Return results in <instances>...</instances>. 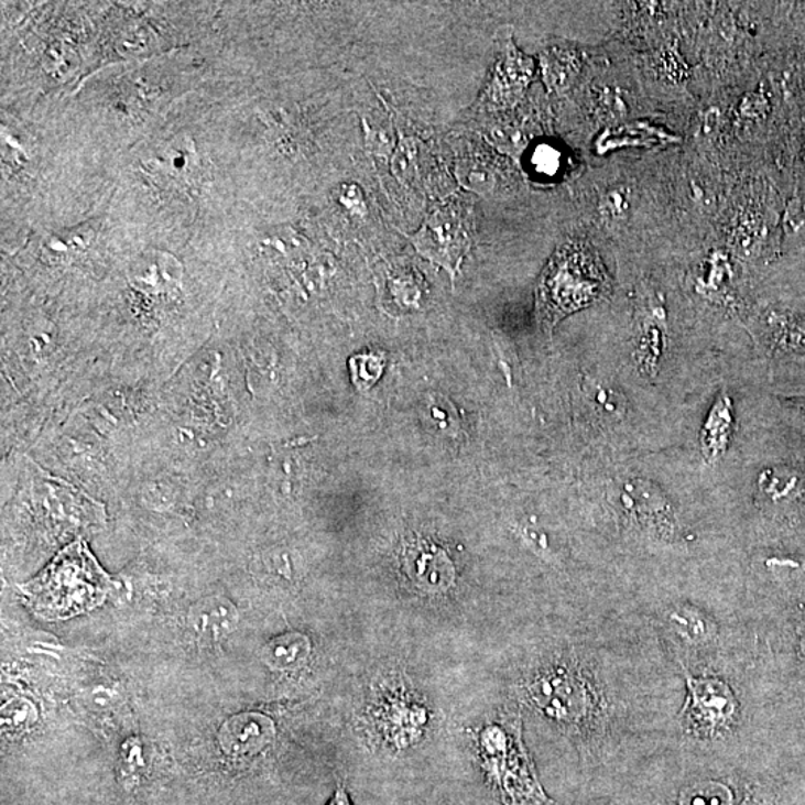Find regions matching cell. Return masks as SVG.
Returning a JSON list of instances; mask_svg holds the SVG:
<instances>
[{
    "label": "cell",
    "mask_w": 805,
    "mask_h": 805,
    "mask_svg": "<svg viewBox=\"0 0 805 805\" xmlns=\"http://www.w3.org/2000/svg\"><path fill=\"white\" fill-rule=\"evenodd\" d=\"M311 642L302 632H286L278 635L264 648V663L278 672H297L305 667L311 657Z\"/></svg>",
    "instance_id": "cell-21"
},
{
    "label": "cell",
    "mask_w": 805,
    "mask_h": 805,
    "mask_svg": "<svg viewBox=\"0 0 805 805\" xmlns=\"http://www.w3.org/2000/svg\"><path fill=\"white\" fill-rule=\"evenodd\" d=\"M760 656L758 652L698 672L681 670L685 699L668 744L719 754L757 749L754 682Z\"/></svg>",
    "instance_id": "cell-6"
},
{
    "label": "cell",
    "mask_w": 805,
    "mask_h": 805,
    "mask_svg": "<svg viewBox=\"0 0 805 805\" xmlns=\"http://www.w3.org/2000/svg\"><path fill=\"white\" fill-rule=\"evenodd\" d=\"M534 164L537 171L552 175L559 166V154L554 149H541L534 155Z\"/></svg>",
    "instance_id": "cell-25"
},
{
    "label": "cell",
    "mask_w": 805,
    "mask_h": 805,
    "mask_svg": "<svg viewBox=\"0 0 805 805\" xmlns=\"http://www.w3.org/2000/svg\"><path fill=\"white\" fill-rule=\"evenodd\" d=\"M609 278L598 257L581 243L561 248L547 264L537 290V314L551 330L573 312L605 297Z\"/></svg>",
    "instance_id": "cell-12"
},
{
    "label": "cell",
    "mask_w": 805,
    "mask_h": 805,
    "mask_svg": "<svg viewBox=\"0 0 805 805\" xmlns=\"http://www.w3.org/2000/svg\"><path fill=\"white\" fill-rule=\"evenodd\" d=\"M219 746L231 758H251L275 739V724L261 714L236 715L219 729Z\"/></svg>",
    "instance_id": "cell-17"
},
{
    "label": "cell",
    "mask_w": 805,
    "mask_h": 805,
    "mask_svg": "<svg viewBox=\"0 0 805 805\" xmlns=\"http://www.w3.org/2000/svg\"><path fill=\"white\" fill-rule=\"evenodd\" d=\"M215 79L197 46L113 63L96 70L69 95L67 111L108 155L121 154L150 137L180 100Z\"/></svg>",
    "instance_id": "cell-5"
},
{
    "label": "cell",
    "mask_w": 805,
    "mask_h": 805,
    "mask_svg": "<svg viewBox=\"0 0 805 805\" xmlns=\"http://www.w3.org/2000/svg\"><path fill=\"white\" fill-rule=\"evenodd\" d=\"M752 752L719 754L667 744L652 760L661 775L634 805H765L750 773Z\"/></svg>",
    "instance_id": "cell-9"
},
{
    "label": "cell",
    "mask_w": 805,
    "mask_h": 805,
    "mask_svg": "<svg viewBox=\"0 0 805 805\" xmlns=\"http://www.w3.org/2000/svg\"><path fill=\"white\" fill-rule=\"evenodd\" d=\"M328 805H351V804H349L347 792H345V790H341V787H339V790L336 791L335 796H333L331 803Z\"/></svg>",
    "instance_id": "cell-27"
},
{
    "label": "cell",
    "mask_w": 805,
    "mask_h": 805,
    "mask_svg": "<svg viewBox=\"0 0 805 805\" xmlns=\"http://www.w3.org/2000/svg\"><path fill=\"white\" fill-rule=\"evenodd\" d=\"M111 580L86 543L63 550L35 579L21 587L29 609L45 621H62L102 605Z\"/></svg>",
    "instance_id": "cell-10"
},
{
    "label": "cell",
    "mask_w": 805,
    "mask_h": 805,
    "mask_svg": "<svg viewBox=\"0 0 805 805\" xmlns=\"http://www.w3.org/2000/svg\"><path fill=\"white\" fill-rule=\"evenodd\" d=\"M365 729L378 749L400 754L427 736L432 714L424 695L402 673H387L374 681L362 711Z\"/></svg>",
    "instance_id": "cell-11"
},
{
    "label": "cell",
    "mask_w": 805,
    "mask_h": 805,
    "mask_svg": "<svg viewBox=\"0 0 805 805\" xmlns=\"http://www.w3.org/2000/svg\"><path fill=\"white\" fill-rule=\"evenodd\" d=\"M471 213L463 202L453 200L438 206L425 219L412 243L425 259L440 265L455 276L471 246Z\"/></svg>",
    "instance_id": "cell-14"
},
{
    "label": "cell",
    "mask_w": 805,
    "mask_h": 805,
    "mask_svg": "<svg viewBox=\"0 0 805 805\" xmlns=\"http://www.w3.org/2000/svg\"><path fill=\"white\" fill-rule=\"evenodd\" d=\"M622 515L625 529L655 545L670 546L681 539L682 526L676 513L656 488L644 482H630L621 492Z\"/></svg>",
    "instance_id": "cell-15"
},
{
    "label": "cell",
    "mask_w": 805,
    "mask_h": 805,
    "mask_svg": "<svg viewBox=\"0 0 805 805\" xmlns=\"http://www.w3.org/2000/svg\"><path fill=\"white\" fill-rule=\"evenodd\" d=\"M352 381L360 390H369L378 381L383 370L381 353H366L351 360Z\"/></svg>",
    "instance_id": "cell-23"
},
{
    "label": "cell",
    "mask_w": 805,
    "mask_h": 805,
    "mask_svg": "<svg viewBox=\"0 0 805 805\" xmlns=\"http://www.w3.org/2000/svg\"><path fill=\"white\" fill-rule=\"evenodd\" d=\"M758 490L765 504L773 509H790L805 497V475L787 466L762 471Z\"/></svg>",
    "instance_id": "cell-20"
},
{
    "label": "cell",
    "mask_w": 805,
    "mask_h": 805,
    "mask_svg": "<svg viewBox=\"0 0 805 805\" xmlns=\"http://www.w3.org/2000/svg\"><path fill=\"white\" fill-rule=\"evenodd\" d=\"M206 112L205 84L118 159L108 213L141 248L213 260L233 230L243 205L210 149Z\"/></svg>",
    "instance_id": "cell-2"
},
{
    "label": "cell",
    "mask_w": 805,
    "mask_h": 805,
    "mask_svg": "<svg viewBox=\"0 0 805 805\" xmlns=\"http://www.w3.org/2000/svg\"><path fill=\"white\" fill-rule=\"evenodd\" d=\"M403 566L409 579L425 594L448 591L454 584V567L445 552L433 543L416 542L406 547Z\"/></svg>",
    "instance_id": "cell-16"
},
{
    "label": "cell",
    "mask_w": 805,
    "mask_h": 805,
    "mask_svg": "<svg viewBox=\"0 0 805 805\" xmlns=\"http://www.w3.org/2000/svg\"><path fill=\"white\" fill-rule=\"evenodd\" d=\"M118 159L67 111L63 95L0 108V243L17 252L41 231L81 225L108 208Z\"/></svg>",
    "instance_id": "cell-3"
},
{
    "label": "cell",
    "mask_w": 805,
    "mask_h": 805,
    "mask_svg": "<svg viewBox=\"0 0 805 805\" xmlns=\"http://www.w3.org/2000/svg\"><path fill=\"white\" fill-rule=\"evenodd\" d=\"M476 748L488 783L503 805L541 804L543 795L524 741L520 715H505L480 729Z\"/></svg>",
    "instance_id": "cell-13"
},
{
    "label": "cell",
    "mask_w": 805,
    "mask_h": 805,
    "mask_svg": "<svg viewBox=\"0 0 805 805\" xmlns=\"http://www.w3.org/2000/svg\"><path fill=\"white\" fill-rule=\"evenodd\" d=\"M516 693L585 770L625 774L672 741L685 682L631 598L594 617L584 635L535 648Z\"/></svg>",
    "instance_id": "cell-1"
},
{
    "label": "cell",
    "mask_w": 805,
    "mask_h": 805,
    "mask_svg": "<svg viewBox=\"0 0 805 805\" xmlns=\"http://www.w3.org/2000/svg\"><path fill=\"white\" fill-rule=\"evenodd\" d=\"M775 345L780 349L805 356V323L780 319Z\"/></svg>",
    "instance_id": "cell-24"
},
{
    "label": "cell",
    "mask_w": 805,
    "mask_h": 805,
    "mask_svg": "<svg viewBox=\"0 0 805 805\" xmlns=\"http://www.w3.org/2000/svg\"><path fill=\"white\" fill-rule=\"evenodd\" d=\"M221 7L222 2H109L100 26V69L204 45Z\"/></svg>",
    "instance_id": "cell-8"
},
{
    "label": "cell",
    "mask_w": 805,
    "mask_h": 805,
    "mask_svg": "<svg viewBox=\"0 0 805 805\" xmlns=\"http://www.w3.org/2000/svg\"><path fill=\"white\" fill-rule=\"evenodd\" d=\"M188 622L200 642L215 643L235 630L238 612L229 601L209 598L193 607Z\"/></svg>",
    "instance_id": "cell-18"
},
{
    "label": "cell",
    "mask_w": 805,
    "mask_h": 805,
    "mask_svg": "<svg viewBox=\"0 0 805 805\" xmlns=\"http://www.w3.org/2000/svg\"><path fill=\"white\" fill-rule=\"evenodd\" d=\"M732 428L731 402L722 395L711 409L701 433V446L707 458L720 457L727 449Z\"/></svg>",
    "instance_id": "cell-22"
},
{
    "label": "cell",
    "mask_w": 805,
    "mask_h": 805,
    "mask_svg": "<svg viewBox=\"0 0 805 805\" xmlns=\"http://www.w3.org/2000/svg\"><path fill=\"white\" fill-rule=\"evenodd\" d=\"M796 652L805 661V614L795 621Z\"/></svg>",
    "instance_id": "cell-26"
},
{
    "label": "cell",
    "mask_w": 805,
    "mask_h": 805,
    "mask_svg": "<svg viewBox=\"0 0 805 805\" xmlns=\"http://www.w3.org/2000/svg\"><path fill=\"white\" fill-rule=\"evenodd\" d=\"M504 42L490 84V96L497 104H508L513 97L520 96L531 75L530 61L516 52L512 41Z\"/></svg>",
    "instance_id": "cell-19"
},
{
    "label": "cell",
    "mask_w": 805,
    "mask_h": 805,
    "mask_svg": "<svg viewBox=\"0 0 805 805\" xmlns=\"http://www.w3.org/2000/svg\"><path fill=\"white\" fill-rule=\"evenodd\" d=\"M0 108L31 109L69 95L100 69L109 2L0 3Z\"/></svg>",
    "instance_id": "cell-4"
},
{
    "label": "cell",
    "mask_w": 805,
    "mask_h": 805,
    "mask_svg": "<svg viewBox=\"0 0 805 805\" xmlns=\"http://www.w3.org/2000/svg\"><path fill=\"white\" fill-rule=\"evenodd\" d=\"M678 668L698 672L760 652L758 618L740 601L686 594L638 597Z\"/></svg>",
    "instance_id": "cell-7"
}]
</instances>
